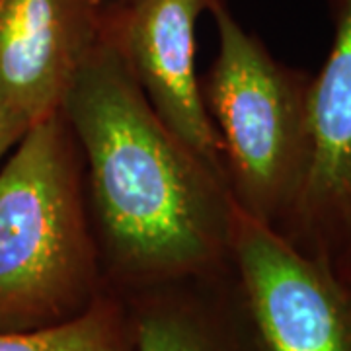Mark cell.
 I'll return each mask as SVG.
<instances>
[{
	"mask_svg": "<svg viewBox=\"0 0 351 351\" xmlns=\"http://www.w3.org/2000/svg\"><path fill=\"white\" fill-rule=\"evenodd\" d=\"M209 12L219 45L201 94L221 141L226 186L239 211L279 230L306 170L313 76L277 61L226 0H211Z\"/></svg>",
	"mask_w": 351,
	"mask_h": 351,
	"instance_id": "3",
	"label": "cell"
},
{
	"mask_svg": "<svg viewBox=\"0 0 351 351\" xmlns=\"http://www.w3.org/2000/svg\"><path fill=\"white\" fill-rule=\"evenodd\" d=\"M0 351H135L125 301L108 289L86 313L69 322L0 332Z\"/></svg>",
	"mask_w": 351,
	"mask_h": 351,
	"instance_id": "9",
	"label": "cell"
},
{
	"mask_svg": "<svg viewBox=\"0 0 351 351\" xmlns=\"http://www.w3.org/2000/svg\"><path fill=\"white\" fill-rule=\"evenodd\" d=\"M232 265L262 351H351V289L234 207Z\"/></svg>",
	"mask_w": 351,
	"mask_h": 351,
	"instance_id": "4",
	"label": "cell"
},
{
	"mask_svg": "<svg viewBox=\"0 0 351 351\" xmlns=\"http://www.w3.org/2000/svg\"><path fill=\"white\" fill-rule=\"evenodd\" d=\"M12 149H14L12 145H10V143L6 141V137H4V135L0 133V160H2V158H4V156L8 154V152L12 151Z\"/></svg>",
	"mask_w": 351,
	"mask_h": 351,
	"instance_id": "11",
	"label": "cell"
},
{
	"mask_svg": "<svg viewBox=\"0 0 351 351\" xmlns=\"http://www.w3.org/2000/svg\"><path fill=\"white\" fill-rule=\"evenodd\" d=\"M106 291L82 154L59 112L0 168V332L69 322Z\"/></svg>",
	"mask_w": 351,
	"mask_h": 351,
	"instance_id": "2",
	"label": "cell"
},
{
	"mask_svg": "<svg viewBox=\"0 0 351 351\" xmlns=\"http://www.w3.org/2000/svg\"><path fill=\"white\" fill-rule=\"evenodd\" d=\"M61 112L82 154L106 287L125 297L232 267L225 176L166 127L104 29Z\"/></svg>",
	"mask_w": 351,
	"mask_h": 351,
	"instance_id": "1",
	"label": "cell"
},
{
	"mask_svg": "<svg viewBox=\"0 0 351 351\" xmlns=\"http://www.w3.org/2000/svg\"><path fill=\"white\" fill-rule=\"evenodd\" d=\"M209 4L211 0H106L101 29L166 127L225 176L221 141L195 69V25Z\"/></svg>",
	"mask_w": 351,
	"mask_h": 351,
	"instance_id": "6",
	"label": "cell"
},
{
	"mask_svg": "<svg viewBox=\"0 0 351 351\" xmlns=\"http://www.w3.org/2000/svg\"><path fill=\"white\" fill-rule=\"evenodd\" d=\"M135 351H262L234 265L123 297Z\"/></svg>",
	"mask_w": 351,
	"mask_h": 351,
	"instance_id": "8",
	"label": "cell"
},
{
	"mask_svg": "<svg viewBox=\"0 0 351 351\" xmlns=\"http://www.w3.org/2000/svg\"><path fill=\"white\" fill-rule=\"evenodd\" d=\"M106 0H0V133L16 147L63 110L101 36Z\"/></svg>",
	"mask_w": 351,
	"mask_h": 351,
	"instance_id": "5",
	"label": "cell"
},
{
	"mask_svg": "<svg viewBox=\"0 0 351 351\" xmlns=\"http://www.w3.org/2000/svg\"><path fill=\"white\" fill-rule=\"evenodd\" d=\"M332 45L308 88V160L277 230L302 254L332 263L351 234V0H328Z\"/></svg>",
	"mask_w": 351,
	"mask_h": 351,
	"instance_id": "7",
	"label": "cell"
},
{
	"mask_svg": "<svg viewBox=\"0 0 351 351\" xmlns=\"http://www.w3.org/2000/svg\"><path fill=\"white\" fill-rule=\"evenodd\" d=\"M332 269H334V274L351 289V234L348 242L343 244V248L338 252V256L332 260Z\"/></svg>",
	"mask_w": 351,
	"mask_h": 351,
	"instance_id": "10",
	"label": "cell"
}]
</instances>
